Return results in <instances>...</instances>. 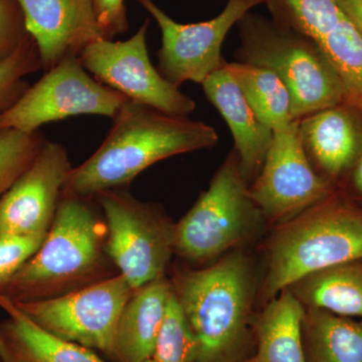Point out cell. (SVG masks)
Instances as JSON below:
<instances>
[{"instance_id":"9c48e42d","label":"cell","mask_w":362,"mask_h":362,"mask_svg":"<svg viewBox=\"0 0 362 362\" xmlns=\"http://www.w3.org/2000/svg\"><path fill=\"white\" fill-rule=\"evenodd\" d=\"M134 291L117 274L64 296L13 303L49 334L115 358L119 320Z\"/></svg>"},{"instance_id":"44dd1931","label":"cell","mask_w":362,"mask_h":362,"mask_svg":"<svg viewBox=\"0 0 362 362\" xmlns=\"http://www.w3.org/2000/svg\"><path fill=\"white\" fill-rule=\"evenodd\" d=\"M302 337L307 362H362V320L306 308Z\"/></svg>"},{"instance_id":"d4e9b609","label":"cell","mask_w":362,"mask_h":362,"mask_svg":"<svg viewBox=\"0 0 362 362\" xmlns=\"http://www.w3.org/2000/svg\"><path fill=\"white\" fill-rule=\"evenodd\" d=\"M40 70L39 49L30 37L13 56L0 63V114L11 108L30 87L25 78Z\"/></svg>"},{"instance_id":"7402d4cb","label":"cell","mask_w":362,"mask_h":362,"mask_svg":"<svg viewBox=\"0 0 362 362\" xmlns=\"http://www.w3.org/2000/svg\"><path fill=\"white\" fill-rule=\"evenodd\" d=\"M225 68L252 111L273 132L294 122L289 90L273 71L243 62H225Z\"/></svg>"},{"instance_id":"7c38bea8","label":"cell","mask_w":362,"mask_h":362,"mask_svg":"<svg viewBox=\"0 0 362 362\" xmlns=\"http://www.w3.org/2000/svg\"><path fill=\"white\" fill-rule=\"evenodd\" d=\"M156 20L161 30L157 52V70L171 84H202L223 66L221 47L228 32L255 6L269 0H228L225 8L211 20L197 23H176L152 0H137Z\"/></svg>"},{"instance_id":"6da1fadb","label":"cell","mask_w":362,"mask_h":362,"mask_svg":"<svg viewBox=\"0 0 362 362\" xmlns=\"http://www.w3.org/2000/svg\"><path fill=\"white\" fill-rule=\"evenodd\" d=\"M112 120L101 146L71 169L64 194L93 199L122 189L156 162L211 148L218 141V132L202 121L168 115L129 99Z\"/></svg>"},{"instance_id":"8fae6325","label":"cell","mask_w":362,"mask_h":362,"mask_svg":"<svg viewBox=\"0 0 362 362\" xmlns=\"http://www.w3.org/2000/svg\"><path fill=\"white\" fill-rule=\"evenodd\" d=\"M338 188L314 168L299 121L274 131L263 168L250 187L264 218L285 223L334 194Z\"/></svg>"},{"instance_id":"3957f363","label":"cell","mask_w":362,"mask_h":362,"mask_svg":"<svg viewBox=\"0 0 362 362\" xmlns=\"http://www.w3.org/2000/svg\"><path fill=\"white\" fill-rule=\"evenodd\" d=\"M268 257L263 296L269 301L309 274L362 259V206L337 189L283 223Z\"/></svg>"},{"instance_id":"4316f807","label":"cell","mask_w":362,"mask_h":362,"mask_svg":"<svg viewBox=\"0 0 362 362\" xmlns=\"http://www.w3.org/2000/svg\"><path fill=\"white\" fill-rule=\"evenodd\" d=\"M45 237L0 233V289L37 252Z\"/></svg>"},{"instance_id":"ba28073f","label":"cell","mask_w":362,"mask_h":362,"mask_svg":"<svg viewBox=\"0 0 362 362\" xmlns=\"http://www.w3.org/2000/svg\"><path fill=\"white\" fill-rule=\"evenodd\" d=\"M127 100L93 77L77 56H69L0 114V129L35 132L45 124L78 115L113 119Z\"/></svg>"},{"instance_id":"5bb4252c","label":"cell","mask_w":362,"mask_h":362,"mask_svg":"<svg viewBox=\"0 0 362 362\" xmlns=\"http://www.w3.org/2000/svg\"><path fill=\"white\" fill-rule=\"evenodd\" d=\"M26 30L39 49L42 70L105 39L93 0H18Z\"/></svg>"},{"instance_id":"4dcf8cb0","label":"cell","mask_w":362,"mask_h":362,"mask_svg":"<svg viewBox=\"0 0 362 362\" xmlns=\"http://www.w3.org/2000/svg\"><path fill=\"white\" fill-rule=\"evenodd\" d=\"M337 2L362 37V0H337Z\"/></svg>"},{"instance_id":"9a60e30c","label":"cell","mask_w":362,"mask_h":362,"mask_svg":"<svg viewBox=\"0 0 362 362\" xmlns=\"http://www.w3.org/2000/svg\"><path fill=\"white\" fill-rule=\"evenodd\" d=\"M299 130L313 166L339 187L361 151L362 110L345 102L304 117Z\"/></svg>"},{"instance_id":"277c9868","label":"cell","mask_w":362,"mask_h":362,"mask_svg":"<svg viewBox=\"0 0 362 362\" xmlns=\"http://www.w3.org/2000/svg\"><path fill=\"white\" fill-rule=\"evenodd\" d=\"M254 285L251 262L240 252L175 278L173 292L197 341V362H228L237 356L247 334Z\"/></svg>"},{"instance_id":"83f0119b","label":"cell","mask_w":362,"mask_h":362,"mask_svg":"<svg viewBox=\"0 0 362 362\" xmlns=\"http://www.w3.org/2000/svg\"><path fill=\"white\" fill-rule=\"evenodd\" d=\"M30 37L18 0H0V63L13 56Z\"/></svg>"},{"instance_id":"4fadbf2b","label":"cell","mask_w":362,"mask_h":362,"mask_svg":"<svg viewBox=\"0 0 362 362\" xmlns=\"http://www.w3.org/2000/svg\"><path fill=\"white\" fill-rule=\"evenodd\" d=\"M71 169L65 146L45 142L32 165L0 197V233L47 235Z\"/></svg>"},{"instance_id":"f546056e","label":"cell","mask_w":362,"mask_h":362,"mask_svg":"<svg viewBox=\"0 0 362 362\" xmlns=\"http://www.w3.org/2000/svg\"><path fill=\"white\" fill-rule=\"evenodd\" d=\"M338 189L342 190L362 206V142L356 161Z\"/></svg>"},{"instance_id":"5b68a950","label":"cell","mask_w":362,"mask_h":362,"mask_svg":"<svg viewBox=\"0 0 362 362\" xmlns=\"http://www.w3.org/2000/svg\"><path fill=\"white\" fill-rule=\"evenodd\" d=\"M239 23L240 62L269 69L282 80L291 96L295 121L345 103L341 80L313 40L289 25L249 13Z\"/></svg>"},{"instance_id":"f1b7e54d","label":"cell","mask_w":362,"mask_h":362,"mask_svg":"<svg viewBox=\"0 0 362 362\" xmlns=\"http://www.w3.org/2000/svg\"><path fill=\"white\" fill-rule=\"evenodd\" d=\"M98 23L105 39L112 40L129 28L124 0H93Z\"/></svg>"},{"instance_id":"30bf717a","label":"cell","mask_w":362,"mask_h":362,"mask_svg":"<svg viewBox=\"0 0 362 362\" xmlns=\"http://www.w3.org/2000/svg\"><path fill=\"white\" fill-rule=\"evenodd\" d=\"M148 25L147 18L137 33L123 42L95 40L78 58L93 77L127 99L168 115L187 117L197 104L152 65L146 42Z\"/></svg>"},{"instance_id":"d6986e66","label":"cell","mask_w":362,"mask_h":362,"mask_svg":"<svg viewBox=\"0 0 362 362\" xmlns=\"http://www.w3.org/2000/svg\"><path fill=\"white\" fill-rule=\"evenodd\" d=\"M305 311L289 289L271 299L257 321L258 350L247 362H307L302 337Z\"/></svg>"},{"instance_id":"cb8c5ba5","label":"cell","mask_w":362,"mask_h":362,"mask_svg":"<svg viewBox=\"0 0 362 362\" xmlns=\"http://www.w3.org/2000/svg\"><path fill=\"white\" fill-rule=\"evenodd\" d=\"M197 341L173 292L156 347L144 362H197Z\"/></svg>"},{"instance_id":"ac0fdd59","label":"cell","mask_w":362,"mask_h":362,"mask_svg":"<svg viewBox=\"0 0 362 362\" xmlns=\"http://www.w3.org/2000/svg\"><path fill=\"white\" fill-rule=\"evenodd\" d=\"M0 362H104L89 349L49 334L0 294Z\"/></svg>"},{"instance_id":"8992f818","label":"cell","mask_w":362,"mask_h":362,"mask_svg":"<svg viewBox=\"0 0 362 362\" xmlns=\"http://www.w3.org/2000/svg\"><path fill=\"white\" fill-rule=\"evenodd\" d=\"M263 216L252 199L233 150L209 187L175 225V252L190 262L213 259L249 239Z\"/></svg>"},{"instance_id":"7a4b0ae2","label":"cell","mask_w":362,"mask_h":362,"mask_svg":"<svg viewBox=\"0 0 362 362\" xmlns=\"http://www.w3.org/2000/svg\"><path fill=\"white\" fill-rule=\"evenodd\" d=\"M90 197L62 194L37 252L0 294L16 303L58 298L117 275L107 252V226Z\"/></svg>"},{"instance_id":"603a6c76","label":"cell","mask_w":362,"mask_h":362,"mask_svg":"<svg viewBox=\"0 0 362 362\" xmlns=\"http://www.w3.org/2000/svg\"><path fill=\"white\" fill-rule=\"evenodd\" d=\"M47 141L40 131L0 129V197L32 165Z\"/></svg>"},{"instance_id":"ffe728a7","label":"cell","mask_w":362,"mask_h":362,"mask_svg":"<svg viewBox=\"0 0 362 362\" xmlns=\"http://www.w3.org/2000/svg\"><path fill=\"white\" fill-rule=\"evenodd\" d=\"M287 289L305 308L362 318V259L309 274Z\"/></svg>"},{"instance_id":"2e32d148","label":"cell","mask_w":362,"mask_h":362,"mask_svg":"<svg viewBox=\"0 0 362 362\" xmlns=\"http://www.w3.org/2000/svg\"><path fill=\"white\" fill-rule=\"evenodd\" d=\"M202 85L207 100L220 112L232 132L240 171L249 185L263 168L273 140V130L252 111L225 63Z\"/></svg>"},{"instance_id":"e0dca14e","label":"cell","mask_w":362,"mask_h":362,"mask_svg":"<svg viewBox=\"0 0 362 362\" xmlns=\"http://www.w3.org/2000/svg\"><path fill=\"white\" fill-rule=\"evenodd\" d=\"M173 293V284L164 277L135 290L119 320L115 358L120 362H144L149 358Z\"/></svg>"},{"instance_id":"484cf974","label":"cell","mask_w":362,"mask_h":362,"mask_svg":"<svg viewBox=\"0 0 362 362\" xmlns=\"http://www.w3.org/2000/svg\"><path fill=\"white\" fill-rule=\"evenodd\" d=\"M289 25L317 42L339 18L342 11L337 0H279Z\"/></svg>"},{"instance_id":"52a82bcc","label":"cell","mask_w":362,"mask_h":362,"mask_svg":"<svg viewBox=\"0 0 362 362\" xmlns=\"http://www.w3.org/2000/svg\"><path fill=\"white\" fill-rule=\"evenodd\" d=\"M107 226V252L132 289L163 277L175 252V225L160 207L123 189L97 195Z\"/></svg>"}]
</instances>
